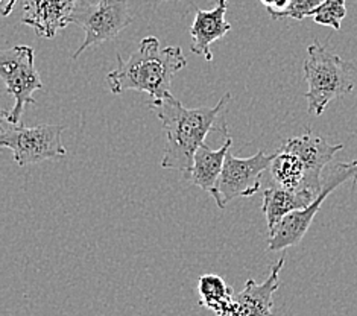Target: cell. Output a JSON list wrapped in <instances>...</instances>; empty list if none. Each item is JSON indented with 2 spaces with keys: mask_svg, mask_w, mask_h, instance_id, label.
Masks as SVG:
<instances>
[{
  "mask_svg": "<svg viewBox=\"0 0 357 316\" xmlns=\"http://www.w3.org/2000/svg\"><path fill=\"white\" fill-rule=\"evenodd\" d=\"M15 3H17V0H0V10H2V15L3 17L10 15L14 10Z\"/></svg>",
  "mask_w": 357,
  "mask_h": 316,
  "instance_id": "d6986e66",
  "label": "cell"
},
{
  "mask_svg": "<svg viewBox=\"0 0 357 316\" xmlns=\"http://www.w3.org/2000/svg\"><path fill=\"white\" fill-rule=\"evenodd\" d=\"M347 181H357V160L350 161V163H337L331 167L328 175L322 179L321 192L310 206L289 213L274 230H271L268 237V250L283 251L286 248L298 245L305 233L309 232L312 222L324 200L336 187Z\"/></svg>",
  "mask_w": 357,
  "mask_h": 316,
  "instance_id": "5b68a950",
  "label": "cell"
},
{
  "mask_svg": "<svg viewBox=\"0 0 357 316\" xmlns=\"http://www.w3.org/2000/svg\"><path fill=\"white\" fill-rule=\"evenodd\" d=\"M269 169L278 186L291 190H304L303 186L305 179V169L303 161L295 153L278 149Z\"/></svg>",
  "mask_w": 357,
  "mask_h": 316,
  "instance_id": "2e32d148",
  "label": "cell"
},
{
  "mask_svg": "<svg viewBox=\"0 0 357 316\" xmlns=\"http://www.w3.org/2000/svg\"><path fill=\"white\" fill-rule=\"evenodd\" d=\"M64 126L40 125L26 128L13 125L3 119L0 128V146L11 149L14 161L20 166L40 163L45 160H58L66 156L61 140Z\"/></svg>",
  "mask_w": 357,
  "mask_h": 316,
  "instance_id": "8992f818",
  "label": "cell"
},
{
  "mask_svg": "<svg viewBox=\"0 0 357 316\" xmlns=\"http://www.w3.org/2000/svg\"><path fill=\"white\" fill-rule=\"evenodd\" d=\"M347 15L345 0H324L317 11L313 13V20L322 27H330L336 31L341 29V23Z\"/></svg>",
  "mask_w": 357,
  "mask_h": 316,
  "instance_id": "e0dca14e",
  "label": "cell"
},
{
  "mask_svg": "<svg viewBox=\"0 0 357 316\" xmlns=\"http://www.w3.org/2000/svg\"><path fill=\"white\" fill-rule=\"evenodd\" d=\"M284 266V257L280 259L271 269L268 280L257 285L252 278L246 283L239 295H236V312L233 316H274L272 296L280 286V272Z\"/></svg>",
  "mask_w": 357,
  "mask_h": 316,
  "instance_id": "8fae6325",
  "label": "cell"
},
{
  "mask_svg": "<svg viewBox=\"0 0 357 316\" xmlns=\"http://www.w3.org/2000/svg\"><path fill=\"white\" fill-rule=\"evenodd\" d=\"M260 2H261L263 5H265V6L268 8V10H271V8L275 5V2H277V0H260Z\"/></svg>",
  "mask_w": 357,
  "mask_h": 316,
  "instance_id": "ffe728a7",
  "label": "cell"
},
{
  "mask_svg": "<svg viewBox=\"0 0 357 316\" xmlns=\"http://www.w3.org/2000/svg\"><path fill=\"white\" fill-rule=\"evenodd\" d=\"M353 70L351 63L344 61L319 41L309 46L304 61V78L309 85L304 98L307 99L309 113L321 116L331 100L350 95L354 89Z\"/></svg>",
  "mask_w": 357,
  "mask_h": 316,
  "instance_id": "3957f363",
  "label": "cell"
},
{
  "mask_svg": "<svg viewBox=\"0 0 357 316\" xmlns=\"http://www.w3.org/2000/svg\"><path fill=\"white\" fill-rule=\"evenodd\" d=\"M322 3L324 0H292L287 10L280 15V19L304 20L305 17H312Z\"/></svg>",
  "mask_w": 357,
  "mask_h": 316,
  "instance_id": "ac0fdd59",
  "label": "cell"
},
{
  "mask_svg": "<svg viewBox=\"0 0 357 316\" xmlns=\"http://www.w3.org/2000/svg\"><path fill=\"white\" fill-rule=\"evenodd\" d=\"M275 153L266 156L263 151L250 158H239L228 151L224 169L218 179L213 198L219 209H225L229 201L236 198H250L260 190L261 175L271 167Z\"/></svg>",
  "mask_w": 357,
  "mask_h": 316,
  "instance_id": "ba28073f",
  "label": "cell"
},
{
  "mask_svg": "<svg viewBox=\"0 0 357 316\" xmlns=\"http://www.w3.org/2000/svg\"><path fill=\"white\" fill-rule=\"evenodd\" d=\"M78 0H23L22 23L38 37L54 38L59 29L72 24V14Z\"/></svg>",
  "mask_w": 357,
  "mask_h": 316,
  "instance_id": "30bf717a",
  "label": "cell"
},
{
  "mask_svg": "<svg viewBox=\"0 0 357 316\" xmlns=\"http://www.w3.org/2000/svg\"><path fill=\"white\" fill-rule=\"evenodd\" d=\"M317 196L318 195L310 190H291L282 186L269 187L263 195L261 204L269 232L274 230L289 213L310 206Z\"/></svg>",
  "mask_w": 357,
  "mask_h": 316,
  "instance_id": "4fadbf2b",
  "label": "cell"
},
{
  "mask_svg": "<svg viewBox=\"0 0 357 316\" xmlns=\"http://www.w3.org/2000/svg\"><path fill=\"white\" fill-rule=\"evenodd\" d=\"M198 304L216 316H233L236 312V295L225 280L215 274L201 276L198 281Z\"/></svg>",
  "mask_w": 357,
  "mask_h": 316,
  "instance_id": "9a60e30c",
  "label": "cell"
},
{
  "mask_svg": "<svg viewBox=\"0 0 357 316\" xmlns=\"http://www.w3.org/2000/svg\"><path fill=\"white\" fill-rule=\"evenodd\" d=\"M117 67L107 75L109 90L121 95L126 90L148 93L151 98L163 99L171 95L174 76L187 66L181 47H161L157 37H146L128 59L116 55Z\"/></svg>",
  "mask_w": 357,
  "mask_h": 316,
  "instance_id": "7a4b0ae2",
  "label": "cell"
},
{
  "mask_svg": "<svg viewBox=\"0 0 357 316\" xmlns=\"http://www.w3.org/2000/svg\"><path fill=\"white\" fill-rule=\"evenodd\" d=\"M344 148V144H328L324 139L313 135L310 131H305L298 137L287 139L280 149H284L295 153L305 169L304 190H310L314 195L321 192L322 187V169H324L336 153Z\"/></svg>",
  "mask_w": 357,
  "mask_h": 316,
  "instance_id": "9c48e42d",
  "label": "cell"
},
{
  "mask_svg": "<svg viewBox=\"0 0 357 316\" xmlns=\"http://www.w3.org/2000/svg\"><path fill=\"white\" fill-rule=\"evenodd\" d=\"M161 2H166V0H161Z\"/></svg>",
  "mask_w": 357,
  "mask_h": 316,
  "instance_id": "44dd1931",
  "label": "cell"
},
{
  "mask_svg": "<svg viewBox=\"0 0 357 316\" xmlns=\"http://www.w3.org/2000/svg\"><path fill=\"white\" fill-rule=\"evenodd\" d=\"M72 23L86 32L82 45L72 57L75 61L86 49L116 38L132 23V15L128 10V0H99L96 5L78 0Z\"/></svg>",
  "mask_w": 357,
  "mask_h": 316,
  "instance_id": "52a82bcc",
  "label": "cell"
},
{
  "mask_svg": "<svg viewBox=\"0 0 357 316\" xmlns=\"http://www.w3.org/2000/svg\"><path fill=\"white\" fill-rule=\"evenodd\" d=\"M36 54L31 46H14L0 52V78L6 91L14 99L10 111H3L6 122L20 125V119L26 105H36L33 91L43 89V82L36 69Z\"/></svg>",
  "mask_w": 357,
  "mask_h": 316,
  "instance_id": "277c9868",
  "label": "cell"
},
{
  "mask_svg": "<svg viewBox=\"0 0 357 316\" xmlns=\"http://www.w3.org/2000/svg\"><path fill=\"white\" fill-rule=\"evenodd\" d=\"M229 99L231 93H227L213 108H185L172 93L152 102L151 108L166 131L161 167L180 170L185 179H190L195 153L202 146L210 131H219L218 117Z\"/></svg>",
  "mask_w": 357,
  "mask_h": 316,
  "instance_id": "6da1fadb",
  "label": "cell"
},
{
  "mask_svg": "<svg viewBox=\"0 0 357 316\" xmlns=\"http://www.w3.org/2000/svg\"><path fill=\"white\" fill-rule=\"evenodd\" d=\"M231 144H233V139L229 137V135L222 146L216 151L210 149L207 144L204 143L202 146L197 151V153H195L190 181L195 186L201 187L202 190L213 195L220 172H222L224 169L225 157L228 151L231 149Z\"/></svg>",
  "mask_w": 357,
  "mask_h": 316,
  "instance_id": "5bb4252c",
  "label": "cell"
},
{
  "mask_svg": "<svg viewBox=\"0 0 357 316\" xmlns=\"http://www.w3.org/2000/svg\"><path fill=\"white\" fill-rule=\"evenodd\" d=\"M227 0H218L216 6L210 11L197 10L195 22L190 28L192 52L201 55L211 61L213 55L210 52L211 43L222 38L227 32L231 31V24L225 20Z\"/></svg>",
  "mask_w": 357,
  "mask_h": 316,
  "instance_id": "7c38bea8",
  "label": "cell"
}]
</instances>
